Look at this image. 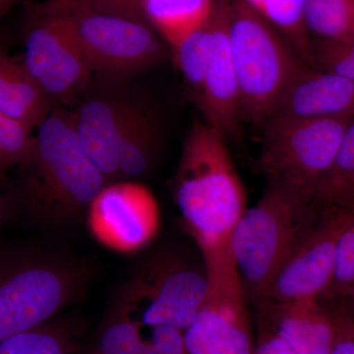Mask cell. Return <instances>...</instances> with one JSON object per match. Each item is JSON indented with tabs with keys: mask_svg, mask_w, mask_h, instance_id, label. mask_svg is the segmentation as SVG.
<instances>
[{
	"mask_svg": "<svg viewBox=\"0 0 354 354\" xmlns=\"http://www.w3.org/2000/svg\"><path fill=\"white\" fill-rule=\"evenodd\" d=\"M23 64L51 104L67 102L87 86L93 69L68 26L44 2L26 0Z\"/></svg>",
	"mask_w": 354,
	"mask_h": 354,
	"instance_id": "11",
	"label": "cell"
},
{
	"mask_svg": "<svg viewBox=\"0 0 354 354\" xmlns=\"http://www.w3.org/2000/svg\"><path fill=\"white\" fill-rule=\"evenodd\" d=\"M51 102L32 80L22 58L0 48V113L31 131L51 111Z\"/></svg>",
	"mask_w": 354,
	"mask_h": 354,
	"instance_id": "17",
	"label": "cell"
},
{
	"mask_svg": "<svg viewBox=\"0 0 354 354\" xmlns=\"http://www.w3.org/2000/svg\"><path fill=\"white\" fill-rule=\"evenodd\" d=\"M354 201V118L342 137L334 164L314 194L312 205L332 209Z\"/></svg>",
	"mask_w": 354,
	"mask_h": 354,
	"instance_id": "20",
	"label": "cell"
},
{
	"mask_svg": "<svg viewBox=\"0 0 354 354\" xmlns=\"http://www.w3.org/2000/svg\"><path fill=\"white\" fill-rule=\"evenodd\" d=\"M304 22L321 39H354V0H305Z\"/></svg>",
	"mask_w": 354,
	"mask_h": 354,
	"instance_id": "21",
	"label": "cell"
},
{
	"mask_svg": "<svg viewBox=\"0 0 354 354\" xmlns=\"http://www.w3.org/2000/svg\"><path fill=\"white\" fill-rule=\"evenodd\" d=\"M26 0H0V20L6 15L14 6Z\"/></svg>",
	"mask_w": 354,
	"mask_h": 354,
	"instance_id": "32",
	"label": "cell"
},
{
	"mask_svg": "<svg viewBox=\"0 0 354 354\" xmlns=\"http://www.w3.org/2000/svg\"><path fill=\"white\" fill-rule=\"evenodd\" d=\"M208 291L206 272L171 252L143 263L121 291L116 304L140 326L185 330L201 309Z\"/></svg>",
	"mask_w": 354,
	"mask_h": 354,
	"instance_id": "9",
	"label": "cell"
},
{
	"mask_svg": "<svg viewBox=\"0 0 354 354\" xmlns=\"http://www.w3.org/2000/svg\"><path fill=\"white\" fill-rule=\"evenodd\" d=\"M127 310L116 304L85 354H145V337Z\"/></svg>",
	"mask_w": 354,
	"mask_h": 354,
	"instance_id": "22",
	"label": "cell"
},
{
	"mask_svg": "<svg viewBox=\"0 0 354 354\" xmlns=\"http://www.w3.org/2000/svg\"><path fill=\"white\" fill-rule=\"evenodd\" d=\"M354 295V218L344 228L335 251L334 270L324 297L348 298Z\"/></svg>",
	"mask_w": 354,
	"mask_h": 354,
	"instance_id": "26",
	"label": "cell"
},
{
	"mask_svg": "<svg viewBox=\"0 0 354 354\" xmlns=\"http://www.w3.org/2000/svg\"><path fill=\"white\" fill-rule=\"evenodd\" d=\"M212 48L204 84L196 95L205 121L227 139L236 138L241 129L239 83L230 48L227 0H215L211 17Z\"/></svg>",
	"mask_w": 354,
	"mask_h": 354,
	"instance_id": "14",
	"label": "cell"
},
{
	"mask_svg": "<svg viewBox=\"0 0 354 354\" xmlns=\"http://www.w3.org/2000/svg\"><path fill=\"white\" fill-rule=\"evenodd\" d=\"M346 304L344 305L346 306V310H348L349 315L351 316V318L353 319L354 321V295H351V297L346 298Z\"/></svg>",
	"mask_w": 354,
	"mask_h": 354,
	"instance_id": "33",
	"label": "cell"
},
{
	"mask_svg": "<svg viewBox=\"0 0 354 354\" xmlns=\"http://www.w3.org/2000/svg\"><path fill=\"white\" fill-rule=\"evenodd\" d=\"M321 213L261 302L301 301L324 297L332 279L339 237L354 218V201L339 208L322 209Z\"/></svg>",
	"mask_w": 354,
	"mask_h": 354,
	"instance_id": "12",
	"label": "cell"
},
{
	"mask_svg": "<svg viewBox=\"0 0 354 354\" xmlns=\"http://www.w3.org/2000/svg\"><path fill=\"white\" fill-rule=\"evenodd\" d=\"M227 6L242 120L265 125L286 91L310 65L244 0H227Z\"/></svg>",
	"mask_w": 354,
	"mask_h": 354,
	"instance_id": "4",
	"label": "cell"
},
{
	"mask_svg": "<svg viewBox=\"0 0 354 354\" xmlns=\"http://www.w3.org/2000/svg\"><path fill=\"white\" fill-rule=\"evenodd\" d=\"M203 258L208 291L201 309L184 330L188 354H254L248 297L230 248Z\"/></svg>",
	"mask_w": 354,
	"mask_h": 354,
	"instance_id": "10",
	"label": "cell"
},
{
	"mask_svg": "<svg viewBox=\"0 0 354 354\" xmlns=\"http://www.w3.org/2000/svg\"><path fill=\"white\" fill-rule=\"evenodd\" d=\"M211 48V19L172 48L177 66L186 81L194 88L195 95L199 94L204 84Z\"/></svg>",
	"mask_w": 354,
	"mask_h": 354,
	"instance_id": "24",
	"label": "cell"
},
{
	"mask_svg": "<svg viewBox=\"0 0 354 354\" xmlns=\"http://www.w3.org/2000/svg\"><path fill=\"white\" fill-rule=\"evenodd\" d=\"M314 206L277 183L246 209L230 234L228 248L248 299L261 302L305 232Z\"/></svg>",
	"mask_w": 354,
	"mask_h": 354,
	"instance_id": "5",
	"label": "cell"
},
{
	"mask_svg": "<svg viewBox=\"0 0 354 354\" xmlns=\"http://www.w3.org/2000/svg\"><path fill=\"white\" fill-rule=\"evenodd\" d=\"M6 202H4L3 198L0 196V223H1L2 220H3L4 216H6Z\"/></svg>",
	"mask_w": 354,
	"mask_h": 354,
	"instance_id": "35",
	"label": "cell"
},
{
	"mask_svg": "<svg viewBox=\"0 0 354 354\" xmlns=\"http://www.w3.org/2000/svg\"><path fill=\"white\" fill-rule=\"evenodd\" d=\"M305 0H263L259 13L281 34L285 35L300 57L311 67L313 46L304 22Z\"/></svg>",
	"mask_w": 354,
	"mask_h": 354,
	"instance_id": "23",
	"label": "cell"
},
{
	"mask_svg": "<svg viewBox=\"0 0 354 354\" xmlns=\"http://www.w3.org/2000/svg\"><path fill=\"white\" fill-rule=\"evenodd\" d=\"M73 111L84 150L109 183L120 181V167L138 162L162 140L157 114L125 95H97Z\"/></svg>",
	"mask_w": 354,
	"mask_h": 354,
	"instance_id": "8",
	"label": "cell"
},
{
	"mask_svg": "<svg viewBox=\"0 0 354 354\" xmlns=\"http://www.w3.org/2000/svg\"><path fill=\"white\" fill-rule=\"evenodd\" d=\"M227 141L207 121L193 123L176 177V201L203 256L227 248L247 209L245 188Z\"/></svg>",
	"mask_w": 354,
	"mask_h": 354,
	"instance_id": "1",
	"label": "cell"
},
{
	"mask_svg": "<svg viewBox=\"0 0 354 354\" xmlns=\"http://www.w3.org/2000/svg\"><path fill=\"white\" fill-rule=\"evenodd\" d=\"M254 354H295L272 330L264 319L261 321L259 335L256 339Z\"/></svg>",
	"mask_w": 354,
	"mask_h": 354,
	"instance_id": "30",
	"label": "cell"
},
{
	"mask_svg": "<svg viewBox=\"0 0 354 354\" xmlns=\"http://www.w3.org/2000/svg\"><path fill=\"white\" fill-rule=\"evenodd\" d=\"M314 68L334 72L354 81V39H321L313 46Z\"/></svg>",
	"mask_w": 354,
	"mask_h": 354,
	"instance_id": "27",
	"label": "cell"
},
{
	"mask_svg": "<svg viewBox=\"0 0 354 354\" xmlns=\"http://www.w3.org/2000/svg\"><path fill=\"white\" fill-rule=\"evenodd\" d=\"M249 6L252 7L254 10L259 13L261 6H262L263 0H244Z\"/></svg>",
	"mask_w": 354,
	"mask_h": 354,
	"instance_id": "34",
	"label": "cell"
},
{
	"mask_svg": "<svg viewBox=\"0 0 354 354\" xmlns=\"http://www.w3.org/2000/svg\"><path fill=\"white\" fill-rule=\"evenodd\" d=\"M151 329L150 337H145V354H188L184 330L169 326Z\"/></svg>",
	"mask_w": 354,
	"mask_h": 354,
	"instance_id": "28",
	"label": "cell"
},
{
	"mask_svg": "<svg viewBox=\"0 0 354 354\" xmlns=\"http://www.w3.org/2000/svg\"><path fill=\"white\" fill-rule=\"evenodd\" d=\"M83 337L81 321L57 316L2 342L0 354H85Z\"/></svg>",
	"mask_w": 354,
	"mask_h": 354,
	"instance_id": "18",
	"label": "cell"
},
{
	"mask_svg": "<svg viewBox=\"0 0 354 354\" xmlns=\"http://www.w3.org/2000/svg\"><path fill=\"white\" fill-rule=\"evenodd\" d=\"M274 115L354 118V81L334 72L307 67L286 91Z\"/></svg>",
	"mask_w": 354,
	"mask_h": 354,
	"instance_id": "16",
	"label": "cell"
},
{
	"mask_svg": "<svg viewBox=\"0 0 354 354\" xmlns=\"http://www.w3.org/2000/svg\"><path fill=\"white\" fill-rule=\"evenodd\" d=\"M264 320L295 354H330L335 341L332 308L320 299L260 302Z\"/></svg>",
	"mask_w": 354,
	"mask_h": 354,
	"instance_id": "15",
	"label": "cell"
},
{
	"mask_svg": "<svg viewBox=\"0 0 354 354\" xmlns=\"http://www.w3.org/2000/svg\"><path fill=\"white\" fill-rule=\"evenodd\" d=\"M88 225L104 245L118 252H133L157 234L160 213L157 200L136 181L109 183L91 203Z\"/></svg>",
	"mask_w": 354,
	"mask_h": 354,
	"instance_id": "13",
	"label": "cell"
},
{
	"mask_svg": "<svg viewBox=\"0 0 354 354\" xmlns=\"http://www.w3.org/2000/svg\"><path fill=\"white\" fill-rule=\"evenodd\" d=\"M353 118H301L274 115L265 123L261 174L312 204L319 183L337 157Z\"/></svg>",
	"mask_w": 354,
	"mask_h": 354,
	"instance_id": "6",
	"label": "cell"
},
{
	"mask_svg": "<svg viewBox=\"0 0 354 354\" xmlns=\"http://www.w3.org/2000/svg\"><path fill=\"white\" fill-rule=\"evenodd\" d=\"M46 6L68 26L93 71L127 75L153 66L164 48L152 26L95 6L90 0H48Z\"/></svg>",
	"mask_w": 354,
	"mask_h": 354,
	"instance_id": "7",
	"label": "cell"
},
{
	"mask_svg": "<svg viewBox=\"0 0 354 354\" xmlns=\"http://www.w3.org/2000/svg\"><path fill=\"white\" fill-rule=\"evenodd\" d=\"M20 167L27 208L55 227L75 221L109 184L84 150L73 111L64 109L51 111L37 127L31 155Z\"/></svg>",
	"mask_w": 354,
	"mask_h": 354,
	"instance_id": "2",
	"label": "cell"
},
{
	"mask_svg": "<svg viewBox=\"0 0 354 354\" xmlns=\"http://www.w3.org/2000/svg\"><path fill=\"white\" fill-rule=\"evenodd\" d=\"M90 277L87 266L62 255L0 248V344L59 315Z\"/></svg>",
	"mask_w": 354,
	"mask_h": 354,
	"instance_id": "3",
	"label": "cell"
},
{
	"mask_svg": "<svg viewBox=\"0 0 354 354\" xmlns=\"http://www.w3.org/2000/svg\"><path fill=\"white\" fill-rule=\"evenodd\" d=\"M32 132L22 123L0 113V176L29 158L34 138Z\"/></svg>",
	"mask_w": 354,
	"mask_h": 354,
	"instance_id": "25",
	"label": "cell"
},
{
	"mask_svg": "<svg viewBox=\"0 0 354 354\" xmlns=\"http://www.w3.org/2000/svg\"><path fill=\"white\" fill-rule=\"evenodd\" d=\"M215 0H146L145 17L172 48L209 22Z\"/></svg>",
	"mask_w": 354,
	"mask_h": 354,
	"instance_id": "19",
	"label": "cell"
},
{
	"mask_svg": "<svg viewBox=\"0 0 354 354\" xmlns=\"http://www.w3.org/2000/svg\"><path fill=\"white\" fill-rule=\"evenodd\" d=\"M335 321V341L330 354H354V321L344 306L332 308Z\"/></svg>",
	"mask_w": 354,
	"mask_h": 354,
	"instance_id": "29",
	"label": "cell"
},
{
	"mask_svg": "<svg viewBox=\"0 0 354 354\" xmlns=\"http://www.w3.org/2000/svg\"><path fill=\"white\" fill-rule=\"evenodd\" d=\"M95 6L134 19L146 21V0H90Z\"/></svg>",
	"mask_w": 354,
	"mask_h": 354,
	"instance_id": "31",
	"label": "cell"
}]
</instances>
